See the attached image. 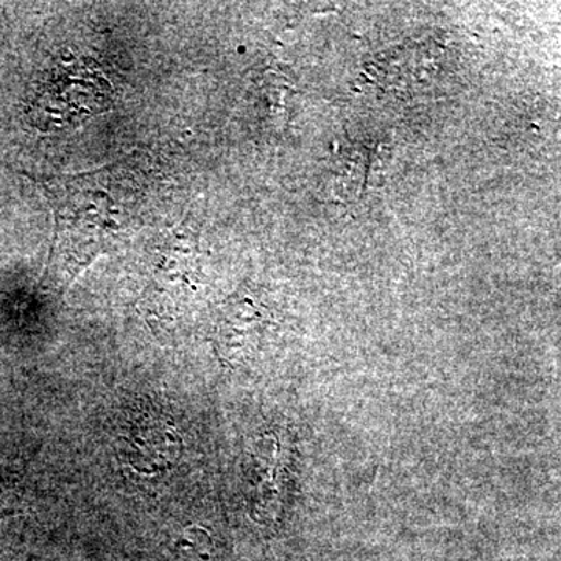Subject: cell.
Wrapping results in <instances>:
<instances>
[{"instance_id":"6da1fadb","label":"cell","mask_w":561,"mask_h":561,"mask_svg":"<svg viewBox=\"0 0 561 561\" xmlns=\"http://www.w3.org/2000/svg\"><path fill=\"white\" fill-rule=\"evenodd\" d=\"M92 181L87 175L58 186L47 184L57 213L60 254L76 267H87L117 230L113 198Z\"/></svg>"}]
</instances>
